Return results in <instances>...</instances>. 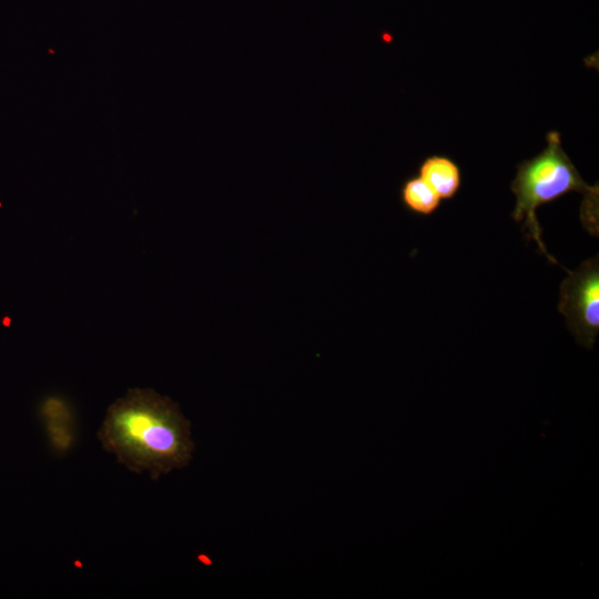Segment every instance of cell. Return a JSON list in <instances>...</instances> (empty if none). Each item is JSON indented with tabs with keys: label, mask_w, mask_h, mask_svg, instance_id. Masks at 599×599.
<instances>
[{
	"label": "cell",
	"mask_w": 599,
	"mask_h": 599,
	"mask_svg": "<svg viewBox=\"0 0 599 599\" xmlns=\"http://www.w3.org/2000/svg\"><path fill=\"white\" fill-rule=\"evenodd\" d=\"M98 435L121 464L153 479L184 467L194 448L190 423L177 405L152 389H130L114 402Z\"/></svg>",
	"instance_id": "6da1fadb"
},
{
	"label": "cell",
	"mask_w": 599,
	"mask_h": 599,
	"mask_svg": "<svg viewBox=\"0 0 599 599\" xmlns=\"http://www.w3.org/2000/svg\"><path fill=\"white\" fill-rule=\"evenodd\" d=\"M546 148L531 160L517 165V173L510 189L516 197L511 217L522 223V232L529 241L536 242L539 252L550 262H558L547 252L542 242V230L536 211L569 192L583 196L580 220L589 234L598 236V184L588 185L561 146L560 134L551 131L546 136Z\"/></svg>",
	"instance_id": "7a4b0ae2"
},
{
	"label": "cell",
	"mask_w": 599,
	"mask_h": 599,
	"mask_svg": "<svg viewBox=\"0 0 599 599\" xmlns=\"http://www.w3.org/2000/svg\"><path fill=\"white\" fill-rule=\"evenodd\" d=\"M558 311L566 317L576 339L591 347L599 333V261H585L577 271H568L559 291Z\"/></svg>",
	"instance_id": "3957f363"
},
{
	"label": "cell",
	"mask_w": 599,
	"mask_h": 599,
	"mask_svg": "<svg viewBox=\"0 0 599 599\" xmlns=\"http://www.w3.org/2000/svg\"><path fill=\"white\" fill-rule=\"evenodd\" d=\"M419 176L441 200L453 199L461 185V171L458 164L445 155H430L418 167Z\"/></svg>",
	"instance_id": "277c9868"
},
{
	"label": "cell",
	"mask_w": 599,
	"mask_h": 599,
	"mask_svg": "<svg viewBox=\"0 0 599 599\" xmlns=\"http://www.w3.org/2000/svg\"><path fill=\"white\" fill-rule=\"evenodd\" d=\"M404 207L410 213L430 215L440 205L441 199L420 176L404 181L399 192Z\"/></svg>",
	"instance_id": "5b68a950"
}]
</instances>
